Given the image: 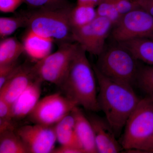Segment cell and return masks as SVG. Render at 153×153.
Masks as SVG:
<instances>
[{
  "label": "cell",
  "instance_id": "obj_11",
  "mask_svg": "<svg viewBox=\"0 0 153 153\" xmlns=\"http://www.w3.org/2000/svg\"><path fill=\"white\" fill-rule=\"evenodd\" d=\"M87 117L93 128L98 153H119L123 150L106 119L94 114Z\"/></svg>",
  "mask_w": 153,
  "mask_h": 153
},
{
  "label": "cell",
  "instance_id": "obj_2",
  "mask_svg": "<svg viewBox=\"0 0 153 153\" xmlns=\"http://www.w3.org/2000/svg\"><path fill=\"white\" fill-rule=\"evenodd\" d=\"M86 51L79 44L68 72L59 87L64 95L88 111H100L97 92L96 76Z\"/></svg>",
  "mask_w": 153,
  "mask_h": 153
},
{
  "label": "cell",
  "instance_id": "obj_9",
  "mask_svg": "<svg viewBox=\"0 0 153 153\" xmlns=\"http://www.w3.org/2000/svg\"><path fill=\"white\" fill-rule=\"evenodd\" d=\"M113 27L108 19L97 16L87 25L72 29V40L86 52L98 56L104 50L105 41Z\"/></svg>",
  "mask_w": 153,
  "mask_h": 153
},
{
  "label": "cell",
  "instance_id": "obj_31",
  "mask_svg": "<svg viewBox=\"0 0 153 153\" xmlns=\"http://www.w3.org/2000/svg\"><path fill=\"white\" fill-rule=\"evenodd\" d=\"M77 4L87 5L95 7L99 4L102 0H77Z\"/></svg>",
  "mask_w": 153,
  "mask_h": 153
},
{
  "label": "cell",
  "instance_id": "obj_25",
  "mask_svg": "<svg viewBox=\"0 0 153 153\" xmlns=\"http://www.w3.org/2000/svg\"><path fill=\"white\" fill-rule=\"evenodd\" d=\"M24 2L37 10L58 8L69 5L66 0H24Z\"/></svg>",
  "mask_w": 153,
  "mask_h": 153
},
{
  "label": "cell",
  "instance_id": "obj_30",
  "mask_svg": "<svg viewBox=\"0 0 153 153\" xmlns=\"http://www.w3.org/2000/svg\"><path fill=\"white\" fill-rule=\"evenodd\" d=\"M138 4L140 8L146 11L153 16V3L145 0H138Z\"/></svg>",
  "mask_w": 153,
  "mask_h": 153
},
{
  "label": "cell",
  "instance_id": "obj_28",
  "mask_svg": "<svg viewBox=\"0 0 153 153\" xmlns=\"http://www.w3.org/2000/svg\"><path fill=\"white\" fill-rule=\"evenodd\" d=\"M24 2V0H0V11L2 13H13Z\"/></svg>",
  "mask_w": 153,
  "mask_h": 153
},
{
  "label": "cell",
  "instance_id": "obj_23",
  "mask_svg": "<svg viewBox=\"0 0 153 153\" xmlns=\"http://www.w3.org/2000/svg\"><path fill=\"white\" fill-rule=\"evenodd\" d=\"M97 16L108 19L114 26L117 24L123 16L113 0H102L96 9Z\"/></svg>",
  "mask_w": 153,
  "mask_h": 153
},
{
  "label": "cell",
  "instance_id": "obj_22",
  "mask_svg": "<svg viewBox=\"0 0 153 153\" xmlns=\"http://www.w3.org/2000/svg\"><path fill=\"white\" fill-rule=\"evenodd\" d=\"M136 83L146 96L153 100V66H140Z\"/></svg>",
  "mask_w": 153,
  "mask_h": 153
},
{
  "label": "cell",
  "instance_id": "obj_12",
  "mask_svg": "<svg viewBox=\"0 0 153 153\" xmlns=\"http://www.w3.org/2000/svg\"><path fill=\"white\" fill-rule=\"evenodd\" d=\"M36 78L32 66L21 65L0 88V98L12 105Z\"/></svg>",
  "mask_w": 153,
  "mask_h": 153
},
{
  "label": "cell",
  "instance_id": "obj_1",
  "mask_svg": "<svg viewBox=\"0 0 153 153\" xmlns=\"http://www.w3.org/2000/svg\"><path fill=\"white\" fill-rule=\"evenodd\" d=\"M93 67L99 88L100 108L117 138L141 99L132 87L114 82L102 74L95 65Z\"/></svg>",
  "mask_w": 153,
  "mask_h": 153
},
{
  "label": "cell",
  "instance_id": "obj_33",
  "mask_svg": "<svg viewBox=\"0 0 153 153\" xmlns=\"http://www.w3.org/2000/svg\"><path fill=\"white\" fill-rule=\"evenodd\" d=\"M149 2L153 3V0H145Z\"/></svg>",
  "mask_w": 153,
  "mask_h": 153
},
{
  "label": "cell",
  "instance_id": "obj_6",
  "mask_svg": "<svg viewBox=\"0 0 153 153\" xmlns=\"http://www.w3.org/2000/svg\"><path fill=\"white\" fill-rule=\"evenodd\" d=\"M77 45L62 43L56 52L38 60L32 66L36 78L59 86L68 72Z\"/></svg>",
  "mask_w": 153,
  "mask_h": 153
},
{
  "label": "cell",
  "instance_id": "obj_19",
  "mask_svg": "<svg viewBox=\"0 0 153 153\" xmlns=\"http://www.w3.org/2000/svg\"><path fill=\"white\" fill-rule=\"evenodd\" d=\"M94 7L77 4L71 9L69 14V22L71 30L89 24L97 17Z\"/></svg>",
  "mask_w": 153,
  "mask_h": 153
},
{
  "label": "cell",
  "instance_id": "obj_14",
  "mask_svg": "<svg viewBox=\"0 0 153 153\" xmlns=\"http://www.w3.org/2000/svg\"><path fill=\"white\" fill-rule=\"evenodd\" d=\"M71 113L75 120L76 135L85 153H98L93 128L87 117L78 106Z\"/></svg>",
  "mask_w": 153,
  "mask_h": 153
},
{
  "label": "cell",
  "instance_id": "obj_27",
  "mask_svg": "<svg viewBox=\"0 0 153 153\" xmlns=\"http://www.w3.org/2000/svg\"><path fill=\"white\" fill-rule=\"evenodd\" d=\"M118 10L123 15L139 7L138 0H113Z\"/></svg>",
  "mask_w": 153,
  "mask_h": 153
},
{
  "label": "cell",
  "instance_id": "obj_4",
  "mask_svg": "<svg viewBox=\"0 0 153 153\" xmlns=\"http://www.w3.org/2000/svg\"><path fill=\"white\" fill-rule=\"evenodd\" d=\"M72 8L69 5L58 8L37 10L27 15L29 30L63 43L73 41L69 22Z\"/></svg>",
  "mask_w": 153,
  "mask_h": 153
},
{
  "label": "cell",
  "instance_id": "obj_20",
  "mask_svg": "<svg viewBox=\"0 0 153 153\" xmlns=\"http://www.w3.org/2000/svg\"><path fill=\"white\" fill-rule=\"evenodd\" d=\"M0 153H28L21 138L14 129L0 133Z\"/></svg>",
  "mask_w": 153,
  "mask_h": 153
},
{
  "label": "cell",
  "instance_id": "obj_16",
  "mask_svg": "<svg viewBox=\"0 0 153 153\" xmlns=\"http://www.w3.org/2000/svg\"><path fill=\"white\" fill-rule=\"evenodd\" d=\"M55 128L57 141L60 145L75 147L83 150L76 135L75 120L71 113L57 123Z\"/></svg>",
  "mask_w": 153,
  "mask_h": 153
},
{
  "label": "cell",
  "instance_id": "obj_5",
  "mask_svg": "<svg viewBox=\"0 0 153 153\" xmlns=\"http://www.w3.org/2000/svg\"><path fill=\"white\" fill-rule=\"evenodd\" d=\"M120 144L126 151L141 152L153 134V100L146 96L127 121Z\"/></svg>",
  "mask_w": 153,
  "mask_h": 153
},
{
  "label": "cell",
  "instance_id": "obj_21",
  "mask_svg": "<svg viewBox=\"0 0 153 153\" xmlns=\"http://www.w3.org/2000/svg\"><path fill=\"white\" fill-rule=\"evenodd\" d=\"M27 16L0 18V37L7 38L19 28L27 26Z\"/></svg>",
  "mask_w": 153,
  "mask_h": 153
},
{
  "label": "cell",
  "instance_id": "obj_8",
  "mask_svg": "<svg viewBox=\"0 0 153 153\" xmlns=\"http://www.w3.org/2000/svg\"><path fill=\"white\" fill-rule=\"evenodd\" d=\"M77 106L64 94L54 93L40 99L28 117L33 123L54 126Z\"/></svg>",
  "mask_w": 153,
  "mask_h": 153
},
{
  "label": "cell",
  "instance_id": "obj_7",
  "mask_svg": "<svg viewBox=\"0 0 153 153\" xmlns=\"http://www.w3.org/2000/svg\"><path fill=\"white\" fill-rule=\"evenodd\" d=\"M153 35V16L140 8L123 15L111 30L112 38L117 43Z\"/></svg>",
  "mask_w": 153,
  "mask_h": 153
},
{
  "label": "cell",
  "instance_id": "obj_34",
  "mask_svg": "<svg viewBox=\"0 0 153 153\" xmlns=\"http://www.w3.org/2000/svg\"><path fill=\"white\" fill-rule=\"evenodd\" d=\"M149 38H151V39H152V40H153V35H152V36H151V37Z\"/></svg>",
  "mask_w": 153,
  "mask_h": 153
},
{
  "label": "cell",
  "instance_id": "obj_15",
  "mask_svg": "<svg viewBox=\"0 0 153 153\" xmlns=\"http://www.w3.org/2000/svg\"><path fill=\"white\" fill-rule=\"evenodd\" d=\"M53 41L29 30L23 43L25 52L38 61L51 54Z\"/></svg>",
  "mask_w": 153,
  "mask_h": 153
},
{
  "label": "cell",
  "instance_id": "obj_3",
  "mask_svg": "<svg viewBox=\"0 0 153 153\" xmlns=\"http://www.w3.org/2000/svg\"><path fill=\"white\" fill-rule=\"evenodd\" d=\"M98 57L95 66L102 74L114 82L133 87L140 66L128 50L117 43L104 49Z\"/></svg>",
  "mask_w": 153,
  "mask_h": 153
},
{
  "label": "cell",
  "instance_id": "obj_13",
  "mask_svg": "<svg viewBox=\"0 0 153 153\" xmlns=\"http://www.w3.org/2000/svg\"><path fill=\"white\" fill-rule=\"evenodd\" d=\"M43 81L36 78L11 105L14 120L28 117L40 100Z\"/></svg>",
  "mask_w": 153,
  "mask_h": 153
},
{
  "label": "cell",
  "instance_id": "obj_18",
  "mask_svg": "<svg viewBox=\"0 0 153 153\" xmlns=\"http://www.w3.org/2000/svg\"><path fill=\"white\" fill-rule=\"evenodd\" d=\"M25 52L23 43L14 38L2 39L0 42V66L17 62Z\"/></svg>",
  "mask_w": 153,
  "mask_h": 153
},
{
  "label": "cell",
  "instance_id": "obj_10",
  "mask_svg": "<svg viewBox=\"0 0 153 153\" xmlns=\"http://www.w3.org/2000/svg\"><path fill=\"white\" fill-rule=\"evenodd\" d=\"M16 132L28 153H51L57 141L55 126L35 124L19 128Z\"/></svg>",
  "mask_w": 153,
  "mask_h": 153
},
{
  "label": "cell",
  "instance_id": "obj_17",
  "mask_svg": "<svg viewBox=\"0 0 153 153\" xmlns=\"http://www.w3.org/2000/svg\"><path fill=\"white\" fill-rule=\"evenodd\" d=\"M130 51L138 60L153 66V40L138 38L118 43Z\"/></svg>",
  "mask_w": 153,
  "mask_h": 153
},
{
  "label": "cell",
  "instance_id": "obj_24",
  "mask_svg": "<svg viewBox=\"0 0 153 153\" xmlns=\"http://www.w3.org/2000/svg\"><path fill=\"white\" fill-rule=\"evenodd\" d=\"M13 120L11 104L0 98V133L9 129H14Z\"/></svg>",
  "mask_w": 153,
  "mask_h": 153
},
{
  "label": "cell",
  "instance_id": "obj_29",
  "mask_svg": "<svg viewBox=\"0 0 153 153\" xmlns=\"http://www.w3.org/2000/svg\"><path fill=\"white\" fill-rule=\"evenodd\" d=\"M52 153H85L82 149L71 146H63L55 148Z\"/></svg>",
  "mask_w": 153,
  "mask_h": 153
},
{
  "label": "cell",
  "instance_id": "obj_26",
  "mask_svg": "<svg viewBox=\"0 0 153 153\" xmlns=\"http://www.w3.org/2000/svg\"><path fill=\"white\" fill-rule=\"evenodd\" d=\"M18 62L0 66V88L20 68Z\"/></svg>",
  "mask_w": 153,
  "mask_h": 153
},
{
  "label": "cell",
  "instance_id": "obj_32",
  "mask_svg": "<svg viewBox=\"0 0 153 153\" xmlns=\"http://www.w3.org/2000/svg\"><path fill=\"white\" fill-rule=\"evenodd\" d=\"M142 152L153 153V134L143 148Z\"/></svg>",
  "mask_w": 153,
  "mask_h": 153
}]
</instances>
